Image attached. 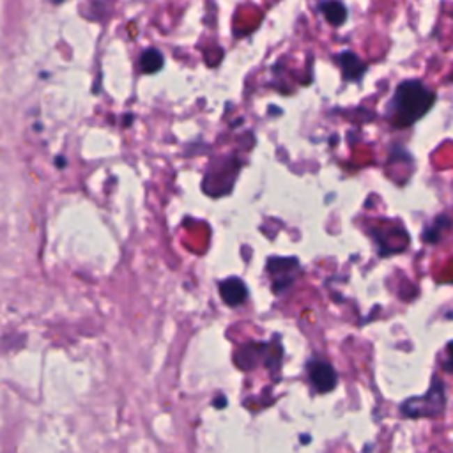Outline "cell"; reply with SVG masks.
Listing matches in <instances>:
<instances>
[{
    "mask_svg": "<svg viewBox=\"0 0 453 453\" xmlns=\"http://www.w3.org/2000/svg\"><path fill=\"white\" fill-rule=\"evenodd\" d=\"M436 94L420 80H406L399 84L388 103V117L393 126L407 128L422 119L432 108Z\"/></svg>",
    "mask_w": 453,
    "mask_h": 453,
    "instance_id": "1",
    "label": "cell"
},
{
    "mask_svg": "<svg viewBox=\"0 0 453 453\" xmlns=\"http://www.w3.org/2000/svg\"><path fill=\"white\" fill-rule=\"evenodd\" d=\"M445 386L439 379H434V384L430 392L425 397H418V399L407 400L402 406V413L411 418H418V416H438L441 415L445 409Z\"/></svg>",
    "mask_w": 453,
    "mask_h": 453,
    "instance_id": "2",
    "label": "cell"
},
{
    "mask_svg": "<svg viewBox=\"0 0 453 453\" xmlns=\"http://www.w3.org/2000/svg\"><path fill=\"white\" fill-rule=\"evenodd\" d=\"M300 261L296 257H271L268 261V273L273 278L275 294L289 289L296 278Z\"/></svg>",
    "mask_w": 453,
    "mask_h": 453,
    "instance_id": "3",
    "label": "cell"
},
{
    "mask_svg": "<svg viewBox=\"0 0 453 453\" xmlns=\"http://www.w3.org/2000/svg\"><path fill=\"white\" fill-rule=\"evenodd\" d=\"M308 376L314 388L321 393H330L337 386V372L330 363L323 360H314L308 363Z\"/></svg>",
    "mask_w": 453,
    "mask_h": 453,
    "instance_id": "4",
    "label": "cell"
},
{
    "mask_svg": "<svg viewBox=\"0 0 453 453\" xmlns=\"http://www.w3.org/2000/svg\"><path fill=\"white\" fill-rule=\"evenodd\" d=\"M220 296H222L223 303L229 305V307H239L248 298V289L241 278H227L220 284Z\"/></svg>",
    "mask_w": 453,
    "mask_h": 453,
    "instance_id": "5",
    "label": "cell"
},
{
    "mask_svg": "<svg viewBox=\"0 0 453 453\" xmlns=\"http://www.w3.org/2000/svg\"><path fill=\"white\" fill-rule=\"evenodd\" d=\"M337 62L338 68L342 70L344 80L347 82H360L367 71V66L353 52H342L340 55H337Z\"/></svg>",
    "mask_w": 453,
    "mask_h": 453,
    "instance_id": "6",
    "label": "cell"
},
{
    "mask_svg": "<svg viewBox=\"0 0 453 453\" xmlns=\"http://www.w3.org/2000/svg\"><path fill=\"white\" fill-rule=\"evenodd\" d=\"M321 13L335 27L344 25V22L347 20V8L340 0H326V2H323L321 4Z\"/></svg>",
    "mask_w": 453,
    "mask_h": 453,
    "instance_id": "7",
    "label": "cell"
},
{
    "mask_svg": "<svg viewBox=\"0 0 453 453\" xmlns=\"http://www.w3.org/2000/svg\"><path fill=\"white\" fill-rule=\"evenodd\" d=\"M163 64H165V57L158 48H147L140 55V70L146 75L158 73L163 68Z\"/></svg>",
    "mask_w": 453,
    "mask_h": 453,
    "instance_id": "8",
    "label": "cell"
},
{
    "mask_svg": "<svg viewBox=\"0 0 453 453\" xmlns=\"http://www.w3.org/2000/svg\"><path fill=\"white\" fill-rule=\"evenodd\" d=\"M448 354H450V360L445 361V370L453 372V342L448 344Z\"/></svg>",
    "mask_w": 453,
    "mask_h": 453,
    "instance_id": "9",
    "label": "cell"
},
{
    "mask_svg": "<svg viewBox=\"0 0 453 453\" xmlns=\"http://www.w3.org/2000/svg\"><path fill=\"white\" fill-rule=\"evenodd\" d=\"M55 167H59V169H64V167H66V158L64 156L55 158Z\"/></svg>",
    "mask_w": 453,
    "mask_h": 453,
    "instance_id": "10",
    "label": "cell"
},
{
    "mask_svg": "<svg viewBox=\"0 0 453 453\" xmlns=\"http://www.w3.org/2000/svg\"><path fill=\"white\" fill-rule=\"evenodd\" d=\"M225 404H227V400H225V399H218V400H216V402H215V406L218 407V409H220V407H223V406H225Z\"/></svg>",
    "mask_w": 453,
    "mask_h": 453,
    "instance_id": "11",
    "label": "cell"
},
{
    "mask_svg": "<svg viewBox=\"0 0 453 453\" xmlns=\"http://www.w3.org/2000/svg\"><path fill=\"white\" fill-rule=\"evenodd\" d=\"M52 4H62V2H64V0H50Z\"/></svg>",
    "mask_w": 453,
    "mask_h": 453,
    "instance_id": "12",
    "label": "cell"
}]
</instances>
